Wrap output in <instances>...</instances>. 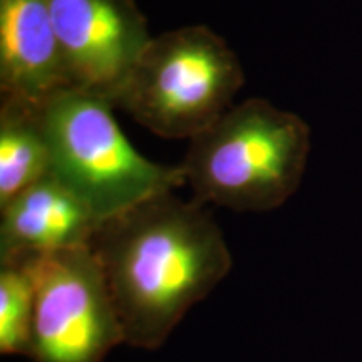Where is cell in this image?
I'll list each match as a JSON object with an SVG mask.
<instances>
[{"label": "cell", "mask_w": 362, "mask_h": 362, "mask_svg": "<svg viewBox=\"0 0 362 362\" xmlns=\"http://www.w3.org/2000/svg\"><path fill=\"white\" fill-rule=\"evenodd\" d=\"M51 173V153L40 107L2 99L0 104V206Z\"/></svg>", "instance_id": "9c48e42d"}, {"label": "cell", "mask_w": 362, "mask_h": 362, "mask_svg": "<svg viewBox=\"0 0 362 362\" xmlns=\"http://www.w3.org/2000/svg\"><path fill=\"white\" fill-rule=\"evenodd\" d=\"M110 99L66 89L40 107L51 176L74 193L99 223L187 185L181 166L161 165L134 149Z\"/></svg>", "instance_id": "3957f363"}, {"label": "cell", "mask_w": 362, "mask_h": 362, "mask_svg": "<svg viewBox=\"0 0 362 362\" xmlns=\"http://www.w3.org/2000/svg\"><path fill=\"white\" fill-rule=\"evenodd\" d=\"M35 309L33 362H104L126 344L103 270L89 247L30 262Z\"/></svg>", "instance_id": "5b68a950"}, {"label": "cell", "mask_w": 362, "mask_h": 362, "mask_svg": "<svg viewBox=\"0 0 362 362\" xmlns=\"http://www.w3.org/2000/svg\"><path fill=\"white\" fill-rule=\"evenodd\" d=\"M51 0H0V94L34 107L66 90Z\"/></svg>", "instance_id": "ba28073f"}, {"label": "cell", "mask_w": 362, "mask_h": 362, "mask_svg": "<svg viewBox=\"0 0 362 362\" xmlns=\"http://www.w3.org/2000/svg\"><path fill=\"white\" fill-rule=\"evenodd\" d=\"M245 83L237 54L206 25L151 37L115 106L166 139H189L211 128Z\"/></svg>", "instance_id": "277c9868"}, {"label": "cell", "mask_w": 362, "mask_h": 362, "mask_svg": "<svg viewBox=\"0 0 362 362\" xmlns=\"http://www.w3.org/2000/svg\"><path fill=\"white\" fill-rule=\"evenodd\" d=\"M310 148V126L300 116L250 98L193 138L180 166L198 202L265 214L300 187Z\"/></svg>", "instance_id": "7a4b0ae2"}, {"label": "cell", "mask_w": 362, "mask_h": 362, "mask_svg": "<svg viewBox=\"0 0 362 362\" xmlns=\"http://www.w3.org/2000/svg\"><path fill=\"white\" fill-rule=\"evenodd\" d=\"M136 349H160L185 315L223 282L230 248L205 203L175 192L103 221L90 242Z\"/></svg>", "instance_id": "6da1fadb"}, {"label": "cell", "mask_w": 362, "mask_h": 362, "mask_svg": "<svg viewBox=\"0 0 362 362\" xmlns=\"http://www.w3.org/2000/svg\"><path fill=\"white\" fill-rule=\"evenodd\" d=\"M99 220L47 175L0 206V265L89 247Z\"/></svg>", "instance_id": "52a82bcc"}, {"label": "cell", "mask_w": 362, "mask_h": 362, "mask_svg": "<svg viewBox=\"0 0 362 362\" xmlns=\"http://www.w3.org/2000/svg\"><path fill=\"white\" fill-rule=\"evenodd\" d=\"M35 309L30 262L0 265V352L29 357Z\"/></svg>", "instance_id": "30bf717a"}, {"label": "cell", "mask_w": 362, "mask_h": 362, "mask_svg": "<svg viewBox=\"0 0 362 362\" xmlns=\"http://www.w3.org/2000/svg\"><path fill=\"white\" fill-rule=\"evenodd\" d=\"M67 89L115 103L153 35L134 0H51Z\"/></svg>", "instance_id": "8992f818"}]
</instances>
